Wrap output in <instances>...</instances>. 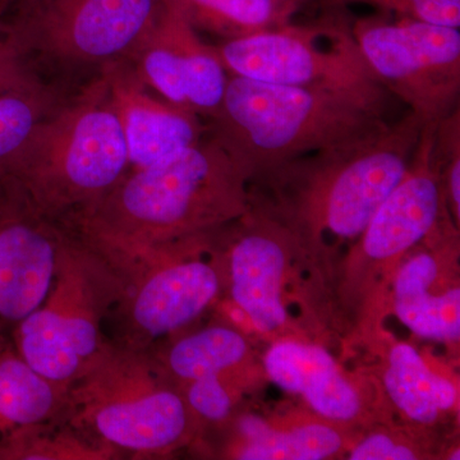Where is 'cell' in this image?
<instances>
[{"mask_svg": "<svg viewBox=\"0 0 460 460\" xmlns=\"http://www.w3.org/2000/svg\"><path fill=\"white\" fill-rule=\"evenodd\" d=\"M435 124L423 127L407 172L359 237L368 259H395L429 237L441 223L445 198L432 154Z\"/></svg>", "mask_w": 460, "mask_h": 460, "instance_id": "cell-10", "label": "cell"}, {"mask_svg": "<svg viewBox=\"0 0 460 460\" xmlns=\"http://www.w3.org/2000/svg\"><path fill=\"white\" fill-rule=\"evenodd\" d=\"M21 323L23 361L48 381L74 376L83 359L69 338L66 314L45 308Z\"/></svg>", "mask_w": 460, "mask_h": 460, "instance_id": "cell-20", "label": "cell"}, {"mask_svg": "<svg viewBox=\"0 0 460 460\" xmlns=\"http://www.w3.org/2000/svg\"><path fill=\"white\" fill-rule=\"evenodd\" d=\"M163 0H20L9 23L25 56L69 66L127 62Z\"/></svg>", "mask_w": 460, "mask_h": 460, "instance_id": "cell-7", "label": "cell"}, {"mask_svg": "<svg viewBox=\"0 0 460 460\" xmlns=\"http://www.w3.org/2000/svg\"><path fill=\"white\" fill-rule=\"evenodd\" d=\"M128 172L122 127L111 105L107 75L100 69L74 102L39 124L7 178L47 208H89Z\"/></svg>", "mask_w": 460, "mask_h": 460, "instance_id": "cell-4", "label": "cell"}, {"mask_svg": "<svg viewBox=\"0 0 460 460\" xmlns=\"http://www.w3.org/2000/svg\"><path fill=\"white\" fill-rule=\"evenodd\" d=\"M127 63L148 90L178 107L210 119L222 107L229 74L217 49L165 0Z\"/></svg>", "mask_w": 460, "mask_h": 460, "instance_id": "cell-8", "label": "cell"}, {"mask_svg": "<svg viewBox=\"0 0 460 460\" xmlns=\"http://www.w3.org/2000/svg\"><path fill=\"white\" fill-rule=\"evenodd\" d=\"M266 374L275 385L304 396L320 416L332 420H356L362 401L353 384L341 374L332 354L320 345L280 341L265 356Z\"/></svg>", "mask_w": 460, "mask_h": 460, "instance_id": "cell-13", "label": "cell"}, {"mask_svg": "<svg viewBox=\"0 0 460 460\" xmlns=\"http://www.w3.org/2000/svg\"><path fill=\"white\" fill-rule=\"evenodd\" d=\"M57 241L44 224L0 213V316L22 321L49 293Z\"/></svg>", "mask_w": 460, "mask_h": 460, "instance_id": "cell-12", "label": "cell"}, {"mask_svg": "<svg viewBox=\"0 0 460 460\" xmlns=\"http://www.w3.org/2000/svg\"><path fill=\"white\" fill-rule=\"evenodd\" d=\"M247 444L238 454L242 460H320L335 456L343 447L337 429L321 423H307L279 431L259 417L241 423Z\"/></svg>", "mask_w": 460, "mask_h": 460, "instance_id": "cell-19", "label": "cell"}, {"mask_svg": "<svg viewBox=\"0 0 460 460\" xmlns=\"http://www.w3.org/2000/svg\"><path fill=\"white\" fill-rule=\"evenodd\" d=\"M444 198L456 222L460 219V107L435 124L432 145Z\"/></svg>", "mask_w": 460, "mask_h": 460, "instance_id": "cell-25", "label": "cell"}, {"mask_svg": "<svg viewBox=\"0 0 460 460\" xmlns=\"http://www.w3.org/2000/svg\"><path fill=\"white\" fill-rule=\"evenodd\" d=\"M326 12H343L348 5L367 4L395 17L460 27V0H310Z\"/></svg>", "mask_w": 460, "mask_h": 460, "instance_id": "cell-24", "label": "cell"}, {"mask_svg": "<svg viewBox=\"0 0 460 460\" xmlns=\"http://www.w3.org/2000/svg\"><path fill=\"white\" fill-rule=\"evenodd\" d=\"M219 292V278L208 263H177L154 274L133 302L136 325L151 337L168 334L202 314Z\"/></svg>", "mask_w": 460, "mask_h": 460, "instance_id": "cell-14", "label": "cell"}, {"mask_svg": "<svg viewBox=\"0 0 460 460\" xmlns=\"http://www.w3.org/2000/svg\"><path fill=\"white\" fill-rule=\"evenodd\" d=\"M440 268L431 253L411 256L396 272L393 286L394 313L414 335L428 341H458L460 290H440Z\"/></svg>", "mask_w": 460, "mask_h": 460, "instance_id": "cell-15", "label": "cell"}, {"mask_svg": "<svg viewBox=\"0 0 460 460\" xmlns=\"http://www.w3.org/2000/svg\"><path fill=\"white\" fill-rule=\"evenodd\" d=\"M230 251V279L235 304L257 332L271 334L286 325L283 302L286 241L289 230L262 214L251 215Z\"/></svg>", "mask_w": 460, "mask_h": 460, "instance_id": "cell-11", "label": "cell"}, {"mask_svg": "<svg viewBox=\"0 0 460 460\" xmlns=\"http://www.w3.org/2000/svg\"><path fill=\"white\" fill-rule=\"evenodd\" d=\"M350 29L372 75L425 126L459 107V29L384 16L358 18Z\"/></svg>", "mask_w": 460, "mask_h": 460, "instance_id": "cell-6", "label": "cell"}, {"mask_svg": "<svg viewBox=\"0 0 460 460\" xmlns=\"http://www.w3.org/2000/svg\"><path fill=\"white\" fill-rule=\"evenodd\" d=\"M389 124L385 105L370 100L229 75L210 131L252 180L296 157L365 140Z\"/></svg>", "mask_w": 460, "mask_h": 460, "instance_id": "cell-3", "label": "cell"}, {"mask_svg": "<svg viewBox=\"0 0 460 460\" xmlns=\"http://www.w3.org/2000/svg\"><path fill=\"white\" fill-rule=\"evenodd\" d=\"M26 58L9 23L0 21V91L38 84L27 71Z\"/></svg>", "mask_w": 460, "mask_h": 460, "instance_id": "cell-26", "label": "cell"}, {"mask_svg": "<svg viewBox=\"0 0 460 460\" xmlns=\"http://www.w3.org/2000/svg\"><path fill=\"white\" fill-rule=\"evenodd\" d=\"M423 127L408 111L377 135L296 157L257 177L270 181L292 234L357 241L407 172Z\"/></svg>", "mask_w": 460, "mask_h": 460, "instance_id": "cell-2", "label": "cell"}, {"mask_svg": "<svg viewBox=\"0 0 460 460\" xmlns=\"http://www.w3.org/2000/svg\"><path fill=\"white\" fill-rule=\"evenodd\" d=\"M384 384L396 408L420 425L435 423L440 413L452 410L458 401L452 381L431 371L410 344L393 348Z\"/></svg>", "mask_w": 460, "mask_h": 460, "instance_id": "cell-17", "label": "cell"}, {"mask_svg": "<svg viewBox=\"0 0 460 460\" xmlns=\"http://www.w3.org/2000/svg\"><path fill=\"white\" fill-rule=\"evenodd\" d=\"M49 383L25 361L5 359L0 363V414L18 425L39 422L54 404Z\"/></svg>", "mask_w": 460, "mask_h": 460, "instance_id": "cell-23", "label": "cell"}, {"mask_svg": "<svg viewBox=\"0 0 460 460\" xmlns=\"http://www.w3.org/2000/svg\"><path fill=\"white\" fill-rule=\"evenodd\" d=\"M308 2H310V0H305V4H308Z\"/></svg>", "mask_w": 460, "mask_h": 460, "instance_id": "cell-29", "label": "cell"}, {"mask_svg": "<svg viewBox=\"0 0 460 460\" xmlns=\"http://www.w3.org/2000/svg\"><path fill=\"white\" fill-rule=\"evenodd\" d=\"M289 22L215 45L230 75L281 86L349 93L385 105L387 91L366 65L343 12Z\"/></svg>", "mask_w": 460, "mask_h": 460, "instance_id": "cell-5", "label": "cell"}, {"mask_svg": "<svg viewBox=\"0 0 460 460\" xmlns=\"http://www.w3.org/2000/svg\"><path fill=\"white\" fill-rule=\"evenodd\" d=\"M189 402L202 417L213 420L226 419L232 408V399L220 383L219 375L193 380L189 390Z\"/></svg>", "mask_w": 460, "mask_h": 460, "instance_id": "cell-27", "label": "cell"}, {"mask_svg": "<svg viewBox=\"0 0 460 460\" xmlns=\"http://www.w3.org/2000/svg\"><path fill=\"white\" fill-rule=\"evenodd\" d=\"M246 353V341L239 332L217 326L178 341L169 354V366L177 376L193 381L220 375L238 365Z\"/></svg>", "mask_w": 460, "mask_h": 460, "instance_id": "cell-21", "label": "cell"}, {"mask_svg": "<svg viewBox=\"0 0 460 460\" xmlns=\"http://www.w3.org/2000/svg\"><path fill=\"white\" fill-rule=\"evenodd\" d=\"M196 31L224 41L246 38L292 22L305 0H165Z\"/></svg>", "mask_w": 460, "mask_h": 460, "instance_id": "cell-18", "label": "cell"}, {"mask_svg": "<svg viewBox=\"0 0 460 460\" xmlns=\"http://www.w3.org/2000/svg\"><path fill=\"white\" fill-rule=\"evenodd\" d=\"M109 95L128 150L129 171L177 155L208 132L202 118L189 109L157 98L127 62L102 66Z\"/></svg>", "mask_w": 460, "mask_h": 460, "instance_id": "cell-9", "label": "cell"}, {"mask_svg": "<svg viewBox=\"0 0 460 460\" xmlns=\"http://www.w3.org/2000/svg\"><path fill=\"white\" fill-rule=\"evenodd\" d=\"M243 164L217 135L177 155L129 171L86 222L100 237L129 242L192 235L238 219L250 208Z\"/></svg>", "mask_w": 460, "mask_h": 460, "instance_id": "cell-1", "label": "cell"}, {"mask_svg": "<svg viewBox=\"0 0 460 460\" xmlns=\"http://www.w3.org/2000/svg\"><path fill=\"white\" fill-rule=\"evenodd\" d=\"M50 113L49 96L39 84L0 91V180Z\"/></svg>", "mask_w": 460, "mask_h": 460, "instance_id": "cell-22", "label": "cell"}, {"mask_svg": "<svg viewBox=\"0 0 460 460\" xmlns=\"http://www.w3.org/2000/svg\"><path fill=\"white\" fill-rule=\"evenodd\" d=\"M95 423L100 435L118 447L157 450L180 440L187 411L174 393L156 392L105 405L96 413Z\"/></svg>", "mask_w": 460, "mask_h": 460, "instance_id": "cell-16", "label": "cell"}, {"mask_svg": "<svg viewBox=\"0 0 460 460\" xmlns=\"http://www.w3.org/2000/svg\"><path fill=\"white\" fill-rule=\"evenodd\" d=\"M417 453L392 436L374 434L363 438L350 452V460H413Z\"/></svg>", "mask_w": 460, "mask_h": 460, "instance_id": "cell-28", "label": "cell"}]
</instances>
